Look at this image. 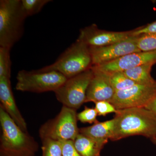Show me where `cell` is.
<instances>
[{"mask_svg":"<svg viewBox=\"0 0 156 156\" xmlns=\"http://www.w3.org/2000/svg\"><path fill=\"white\" fill-rule=\"evenodd\" d=\"M112 141L134 135H142L152 141L156 139V117L145 108L117 110Z\"/></svg>","mask_w":156,"mask_h":156,"instance_id":"obj_1","label":"cell"},{"mask_svg":"<svg viewBox=\"0 0 156 156\" xmlns=\"http://www.w3.org/2000/svg\"><path fill=\"white\" fill-rule=\"evenodd\" d=\"M0 156H34L38 143L28 132H24L0 106Z\"/></svg>","mask_w":156,"mask_h":156,"instance_id":"obj_2","label":"cell"},{"mask_svg":"<svg viewBox=\"0 0 156 156\" xmlns=\"http://www.w3.org/2000/svg\"><path fill=\"white\" fill-rule=\"evenodd\" d=\"M27 17L21 0L0 1V47L11 49L20 40Z\"/></svg>","mask_w":156,"mask_h":156,"instance_id":"obj_3","label":"cell"},{"mask_svg":"<svg viewBox=\"0 0 156 156\" xmlns=\"http://www.w3.org/2000/svg\"><path fill=\"white\" fill-rule=\"evenodd\" d=\"M92 67V56L89 47L77 39L54 63L39 70L41 71L56 72L69 79Z\"/></svg>","mask_w":156,"mask_h":156,"instance_id":"obj_4","label":"cell"},{"mask_svg":"<svg viewBox=\"0 0 156 156\" xmlns=\"http://www.w3.org/2000/svg\"><path fill=\"white\" fill-rule=\"evenodd\" d=\"M76 110L63 106L55 118L48 120L39 129L41 140L50 139L61 141L74 140L80 134Z\"/></svg>","mask_w":156,"mask_h":156,"instance_id":"obj_5","label":"cell"},{"mask_svg":"<svg viewBox=\"0 0 156 156\" xmlns=\"http://www.w3.org/2000/svg\"><path fill=\"white\" fill-rule=\"evenodd\" d=\"M67 79L56 72L22 70L17 73L15 89L17 91L33 93L54 92Z\"/></svg>","mask_w":156,"mask_h":156,"instance_id":"obj_6","label":"cell"},{"mask_svg":"<svg viewBox=\"0 0 156 156\" xmlns=\"http://www.w3.org/2000/svg\"><path fill=\"white\" fill-rule=\"evenodd\" d=\"M92 69L67 79L54 92L57 100L63 106L76 110L85 103L88 87L93 77Z\"/></svg>","mask_w":156,"mask_h":156,"instance_id":"obj_7","label":"cell"},{"mask_svg":"<svg viewBox=\"0 0 156 156\" xmlns=\"http://www.w3.org/2000/svg\"><path fill=\"white\" fill-rule=\"evenodd\" d=\"M156 95V83L135 84L126 90L115 92L110 101L117 110L144 108Z\"/></svg>","mask_w":156,"mask_h":156,"instance_id":"obj_8","label":"cell"},{"mask_svg":"<svg viewBox=\"0 0 156 156\" xmlns=\"http://www.w3.org/2000/svg\"><path fill=\"white\" fill-rule=\"evenodd\" d=\"M138 36H131L128 38L108 46L89 47L92 66L114 61L127 54L141 52L137 46Z\"/></svg>","mask_w":156,"mask_h":156,"instance_id":"obj_9","label":"cell"},{"mask_svg":"<svg viewBox=\"0 0 156 156\" xmlns=\"http://www.w3.org/2000/svg\"><path fill=\"white\" fill-rule=\"evenodd\" d=\"M156 63V51L135 52L127 54L114 61L92 66L93 69L111 74L124 72L139 66Z\"/></svg>","mask_w":156,"mask_h":156,"instance_id":"obj_10","label":"cell"},{"mask_svg":"<svg viewBox=\"0 0 156 156\" xmlns=\"http://www.w3.org/2000/svg\"><path fill=\"white\" fill-rule=\"evenodd\" d=\"M132 32L110 31L100 29L93 24L81 29L78 39L89 47H103L126 40L132 36Z\"/></svg>","mask_w":156,"mask_h":156,"instance_id":"obj_11","label":"cell"},{"mask_svg":"<svg viewBox=\"0 0 156 156\" xmlns=\"http://www.w3.org/2000/svg\"><path fill=\"white\" fill-rule=\"evenodd\" d=\"M92 69L94 74L87 89L85 103L104 101L110 102L115 91L111 83L109 74Z\"/></svg>","mask_w":156,"mask_h":156,"instance_id":"obj_12","label":"cell"},{"mask_svg":"<svg viewBox=\"0 0 156 156\" xmlns=\"http://www.w3.org/2000/svg\"><path fill=\"white\" fill-rule=\"evenodd\" d=\"M0 106L3 108L17 126L23 131L28 132L27 124L16 105L10 79L0 78Z\"/></svg>","mask_w":156,"mask_h":156,"instance_id":"obj_13","label":"cell"},{"mask_svg":"<svg viewBox=\"0 0 156 156\" xmlns=\"http://www.w3.org/2000/svg\"><path fill=\"white\" fill-rule=\"evenodd\" d=\"M108 141L93 139L79 134L73 142L75 147L81 156H101V151Z\"/></svg>","mask_w":156,"mask_h":156,"instance_id":"obj_14","label":"cell"},{"mask_svg":"<svg viewBox=\"0 0 156 156\" xmlns=\"http://www.w3.org/2000/svg\"><path fill=\"white\" fill-rule=\"evenodd\" d=\"M115 120L113 119L105 122H98L92 126L79 129L80 134L90 138L99 140L110 139L113 134Z\"/></svg>","mask_w":156,"mask_h":156,"instance_id":"obj_15","label":"cell"},{"mask_svg":"<svg viewBox=\"0 0 156 156\" xmlns=\"http://www.w3.org/2000/svg\"><path fill=\"white\" fill-rule=\"evenodd\" d=\"M154 64H146L124 71L125 74L136 84L152 85L156 81L151 75L152 68Z\"/></svg>","mask_w":156,"mask_h":156,"instance_id":"obj_16","label":"cell"},{"mask_svg":"<svg viewBox=\"0 0 156 156\" xmlns=\"http://www.w3.org/2000/svg\"><path fill=\"white\" fill-rule=\"evenodd\" d=\"M109 74L111 83L115 92L129 89L136 84L127 76L124 72H116Z\"/></svg>","mask_w":156,"mask_h":156,"instance_id":"obj_17","label":"cell"},{"mask_svg":"<svg viewBox=\"0 0 156 156\" xmlns=\"http://www.w3.org/2000/svg\"><path fill=\"white\" fill-rule=\"evenodd\" d=\"M137 48L141 52L156 51V32L138 36Z\"/></svg>","mask_w":156,"mask_h":156,"instance_id":"obj_18","label":"cell"},{"mask_svg":"<svg viewBox=\"0 0 156 156\" xmlns=\"http://www.w3.org/2000/svg\"><path fill=\"white\" fill-rule=\"evenodd\" d=\"M50 0H21V6L27 17L39 13Z\"/></svg>","mask_w":156,"mask_h":156,"instance_id":"obj_19","label":"cell"},{"mask_svg":"<svg viewBox=\"0 0 156 156\" xmlns=\"http://www.w3.org/2000/svg\"><path fill=\"white\" fill-rule=\"evenodd\" d=\"M10 50L9 48L0 47V78H11Z\"/></svg>","mask_w":156,"mask_h":156,"instance_id":"obj_20","label":"cell"},{"mask_svg":"<svg viewBox=\"0 0 156 156\" xmlns=\"http://www.w3.org/2000/svg\"><path fill=\"white\" fill-rule=\"evenodd\" d=\"M41 140L42 156H62L61 142L50 139Z\"/></svg>","mask_w":156,"mask_h":156,"instance_id":"obj_21","label":"cell"},{"mask_svg":"<svg viewBox=\"0 0 156 156\" xmlns=\"http://www.w3.org/2000/svg\"><path fill=\"white\" fill-rule=\"evenodd\" d=\"M98 115L97 112L95 108L85 107L84 110L77 114V117L78 121L81 122L95 124L98 122L97 119Z\"/></svg>","mask_w":156,"mask_h":156,"instance_id":"obj_22","label":"cell"},{"mask_svg":"<svg viewBox=\"0 0 156 156\" xmlns=\"http://www.w3.org/2000/svg\"><path fill=\"white\" fill-rule=\"evenodd\" d=\"M95 109L99 116H105L106 115L117 112V110L110 102L108 101H100L95 102Z\"/></svg>","mask_w":156,"mask_h":156,"instance_id":"obj_23","label":"cell"},{"mask_svg":"<svg viewBox=\"0 0 156 156\" xmlns=\"http://www.w3.org/2000/svg\"><path fill=\"white\" fill-rule=\"evenodd\" d=\"M62 156H82L75 147L73 140L61 141Z\"/></svg>","mask_w":156,"mask_h":156,"instance_id":"obj_24","label":"cell"},{"mask_svg":"<svg viewBox=\"0 0 156 156\" xmlns=\"http://www.w3.org/2000/svg\"><path fill=\"white\" fill-rule=\"evenodd\" d=\"M156 32V20L147 24L145 26L142 27L134 29L132 32V35L137 36L143 34Z\"/></svg>","mask_w":156,"mask_h":156,"instance_id":"obj_25","label":"cell"},{"mask_svg":"<svg viewBox=\"0 0 156 156\" xmlns=\"http://www.w3.org/2000/svg\"><path fill=\"white\" fill-rule=\"evenodd\" d=\"M144 108L150 111L156 117V95Z\"/></svg>","mask_w":156,"mask_h":156,"instance_id":"obj_26","label":"cell"},{"mask_svg":"<svg viewBox=\"0 0 156 156\" xmlns=\"http://www.w3.org/2000/svg\"><path fill=\"white\" fill-rule=\"evenodd\" d=\"M153 142L154 144H156V139H155L153 141Z\"/></svg>","mask_w":156,"mask_h":156,"instance_id":"obj_27","label":"cell"}]
</instances>
